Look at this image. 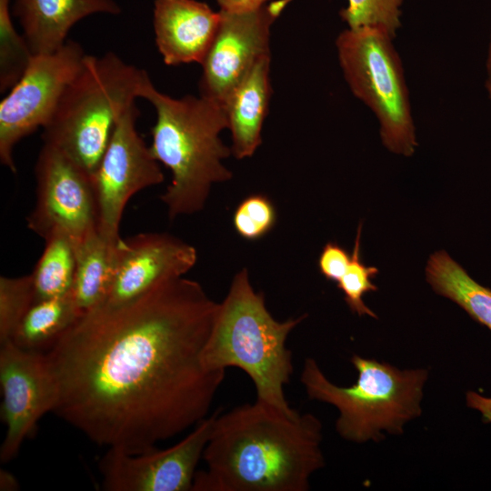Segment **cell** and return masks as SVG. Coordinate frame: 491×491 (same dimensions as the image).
<instances>
[{
    "instance_id": "obj_1",
    "label": "cell",
    "mask_w": 491,
    "mask_h": 491,
    "mask_svg": "<svg viewBox=\"0 0 491 491\" xmlns=\"http://www.w3.org/2000/svg\"><path fill=\"white\" fill-rule=\"evenodd\" d=\"M219 306L181 276L82 313L45 354L58 393L53 413L128 454L195 427L225 376L203 359Z\"/></svg>"
},
{
    "instance_id": "obj_2",
    "label": "cell",
    "mask_w": 491,
    "mask_h": 491,
    "mask_svg": "<svg viewBox=\"0 0 491 491\" xmlns=\"http://www.w3.org/2000/svg\"><path fill=\"white\" fill-rule=\"evenodd\" d=\"M322 426L256 400L218 413L192 491H306L325 466Z\"/></svg>"
},
{
    "instance_id": "obj_3",
    "label": "cell",
    "mask_w": 491,
    "mask_h": 491,
    "mask_svg": "<svg viewBox=\"0 0 491 491\" xmlns=\"http://www.w3.org/2000/svg\"><path fill=\"white\" fill-rule=\"evenodd\" d=\"M141 98L152 104L156 115L150 150L172 175L160 196L169 218L201 211L213 185L232 178L223 163L232 154L220 138L228 128L223 104L201 95L169 96L158 91L151 79Z\"/></svg>"
},
{
    "instance_id": "obj_4",
    "label": "cell",
    "mask_w": 491,
    "mask_h": 491,
    "mask_svg": "<svg viewBox=\"0 0 491 491\" xmlns=\"http://www.w3.org/2000/svg\"><path fill=\"white\" fill-rule=\"evenodd\" d=\"M306 316L280 322L256 292L246 268L234 276L220 303L212 333L204 350L210 370L237 367L245 372L256 391V400L286 414L297 413L285 396V386L294 372L292 352L286 343Z\"/></svg>"
},
{
    "instance_id": "obj_5",
    "label": "cell",
    "mask_w": 491,
    "mask_h": 491,
    "mask_svg": "<svg viewBox=\"0 0 491 491\" xmlns=\"http://www.w3.org/2000/svg\"><path fill=\"white\" fill-rule=\"evenodd\" d=\"M149 80L145 70L114 53L86 55L44 127L45 144L62 151L91 176L117 121L142 96Z\"/></svg>"
},
{
    "instance_id": "obj_6",
    "label": "cell",
    "mask_w": 491,
    "mask_h": 491,
    "mask_svg": "<svg viewBox=\"0 0 491 491\" xmlns=\"http://www.w3.org/2000/svg\"><path fill=\"white\" fill-rule=\"evenodd\" d=\"M351 361L357 371V380L343 387L330 382L315 359L306 358L300 381L308 397L337 408L336 431L346 440L378 441L383 437L382 430L402 433L404 424L421 414L420 401L427 371H402L357 355Z\"/></svg>"
},
{
    "instance_id": "obj_7",
    "label": "cell",
    "mask_w": 491,
    "mask_h": 491,
    "mask_svg": "<svg viewBox=\"0 0 491 491\" xmlns=\"http://www.w3.org/2000/svg\"><path fill=\"white\" fill-rule=\"evenodd\" d=\"M394 37L372 28L342 31L336 46L340 67L353 95L375 115L383 145L412 155L417 146L409 90Z\"/></svg>"
},
{
    "instance_id": "obj_8",
    "label": "cell",
    "mask_w": 491,
    "mask_h": 491,
    "mask_svg": "<svg viewBox=\"0 0 491 491\" xmlns=\"http://www.w3.org/2000/svg\"><path fill=\"white\" fill-rule=\"evenodd\" d=\"M86 54L67 40L53 53L33 55L20 79L0 103V161L15 173L14 148L24 137L51 120L66 86Z\"/></svg>"
},
{
    "instance_id": "obj_9",
    "label": "cell",
    "mask_w": 491,
    "mask_h": 491,
    "mask_svg": "<svg viewBox=\"0 0 491 491\" xmlns=\"http://www.w3.org/2000/svg\"><path fill=\"white\" fill-rule=\"evenodd\" d=\"M139 110L130 105L116 123L109 143L91 175L97 211V230L116 243L125 207L141 190L161 184L159 162L136 129Z\"/></svg>"
},
{
    "instance_id": "obj_10",
    "label": "cell",
    "mask_w": 491,
    "mask_h": 491,
    "mask_svg": "<svg viewBox=\"0 0 491 491\" xmlns=\"http://www.w3.org/2000/svg\"><path fill=\"white\" fill-rule=\"evenodd\" d=\"M36 201L27 227L45 239L62 234L75 246L97 230L91 176L65 154L45 144L35 164Z\"/></svg>"
},
{
    "instance_id": "obj_11",
    "label": "cell",
    "mask_w": 491,
    "mask_h": 491,
    "mask_svg": "<svg viewBox=\"0 0 491 491\" xmlns=\"http://www.w3.org/2000/svg\"><path fill=\"white\" fill-rule=\"evenodd\" d=\"M216 410L177 444L163 449L128 454L107 448L98 463L105 491H189L195 468L210 438Z\"/></svg>"
},
{
    "instance_id": "obj_12",
    "label": "cell",
    "mask_w": 491,
    "mask_h": 491,
    "mask_svg": "<svg viewBox=\"0 0 491 491\" xmlns=\"http://www.w3.org/2000/svg\"><path fill=\"white\" fill-rule=\"evenodd\" d=\"M291 0H272L243 12L220 10V22L201 65L200 95L223 104L255 64L270 55V31Z\"/></svg>"
},
{
    "instance_id": "obj_13",
    "label": "cell",
    "mask_w": 491,
    "mask_h": 491,
    "mask_svg": "<svg viewBox=\"0 0 491 491\" xmlns=\"http://www.w3.org/2000/svg\"><path fill=\"white\" fill-rule=\"evenodd\" d=\"M0 345L1 420L6 426L0 461L7 463L39 419L53 412L58 393L45 354L22 348L13 341Z\"/></svg>"
},
{
    "instance_id": "obj_14",
    "label": "cell",
    "mask_w": 491,
    "mask_h": 491,
    "mask_svg": "<svg viewBox=\"0 0 491 491\" xmlns=\"http://www.w3.org/2000/svg\"><path fill=\"white\" fill-rule=\"evenodd\" d=\"M195 248L166 233H141L116 244L113 282L105 303L130 301L195 265Z\"/></svg>"
},
{
    "instance_id": "obj_15",
    "label": "cell",
    "mask_w": 491,
    "mask_h": 491,
    "mask_svg": "<svg viewBox=\"0 0 491 491\" xmlns=\"http://www.w3.org/2000/svg\"><path fill=\"white\" fill-rule=\"evenodd\" d=\"M220 11L197 0H155V44L167 65L204 61L216 34Z\"/></svg>"
},
{
    "instance_id": "obj_16",
    "label": "cell",
    "mask_w": 491,
    "mask_h": 491,
    "mask_svg": "<svg viewBox=\"0 0 491 491\" xmlns=\"http://www.w3.org/2000/svg\"><path fill=\"white\" fill-rule=\"evenodd\" d=\"M120 11L113 0H15L13 10L34 55L59 49L72 26L85 16Z\"/></svg>"
},
{
    "instance_id": "obj_17",
    "label": "cell",
    "mask_w": 491,
    "mask_h": 491,
    "mask_svg": "<svg viewBox=\"0 0 491 491\" xmlns=\"http://www.w3.org/2000/svg\"><path fill=\"white\" fill-rule=\"evenodd\" d=\"M270 61V55L259 59L223 103L232 135V154L237 159L252 156L261 145L272 92Z\"/></svg>"
},
{
    "instance_id": "obj_18",
    "label": "cell",
    "mask_w": 491,
    "mask_h": 491,
    "mask_svg": "<svg viewBox=\"0 0 491 491\" xmlns=\"http://www.w3.org/2000/svg\"><path fill=\"white\" fill-rule=\"evenodd\" d=\"M116 244L96 230L75 246V269L71 294L82 313L106 301L114 277Z\"/></svg>"
},
{
    "instance_id": "obj_19",
    "label": "cell",
    "mask_w": 491,
    "mask_h": 491,
    "mask_svg": "<svg viewBox=\"0 0 491 491\" xmlns=\"http://www.w3.org/2000/svg\"><path fill=\"white\" fill-rule=\"evenodd\" d=\"M426 279L434 291L461 306L491 331V290L476 282L446 252L434 253L427 262Z\"/></svg>"
},
{
    "instance_id": "obj_20",
    "label": "cell",
    "mask_w": 491,
    "mask_h": 491,
    "mask_svg": "<svg viewBox=\"0 0 491 491\" xmlns=\"http://www.w3.org/2000/svg\"><path fill=\"white\" fill-rule=\"evenodd\" d=\"M81 314L71 293L35 301L12 341L22 348L39 351L41 347L52 346Z\"/></svg>"
},
{
    "instance_id": "obj_21",
    "label": "cell",
    "mask_w": 491,
    "mask_h": 491,
    "mask_svg": "<svg viewBox=\"0 0 491 491\" xmlns=\"http://www.w3.org/2000/svg\"><path fill=\"white\" fill-rule=\"evenodd\" d=\"M45 242L44 251L30 274L35 301L68 295L74 283L75 243L62 234L50 235Z\"/></svg>"
},
{
    "instance_id": "obj_22",
    "label": "cell",
    "mask_w": 491,
    "mask_h": 491,
    "mask_svg": "<svg viewBox=\"0 0 491 491\" xmlns=\"http://www.w3.org/2000/svg\"><path fill=\"white\" fill-rule=\"evenodd\" d=\"M10 0H0V90L10 89L25 73L33 54L25 39L15 29Z\"/></svg>"
},
{
    "instance_id": "obj_23",
    "label": "cell",
    "mask_w": 491,
    "mask_h": 491,
    "mask_svg": "<svg viewBox=\"0 0 491 491\" xmlns=\"http://www.w3.org/2000/svg\"><path fill=\"white\" fill-rule=\"evenodd\" d=\"M34 302L30 275L0 277V344L13 340L19 324Z\"/></svg>"
},
{
    "instance_id": "obj_24",
    "label": "cell",
    "mask_w": 491,
    "mask_h": 491,
    "mask_svg": "<svg viewBox=\"0 0 491 491\" xmlns=\"http://www.w3.org/2000/svg\"><path fill=\"white\" fill-rule=\"evenodd\" d=\"M340 16L348 28L372 27L396 37L401 26L403 0H347Z\"/></svg>"
},
{
    "instance_id": "obj_25",
    "label": "cell",
    "mask_w": 491,
    "mask_h": 491,
    "mask_svg": "<svg viewBox=\"0 0 491 491\" xmlns=\"http://www.w3.org/2000/svg\"><path fill=\"white\" fill-rule=\"evenodd\" d=\"M361 229L362 224H359L350 263L345 275L337 282V287L343 292L345 301L352 312L358 316L367 315L376 318V315L366 306L363 297L365 294L378 289L372 278L379 271L376 266H366L360 259Z\"/></svg>"
},
{
    "instance_id": "obj_26",
    "label": "cell",
    "mask_w": 491,
    "mask_h": 491,
    "mask_svg": "<svg viewBox=\"0 0 491 491\" xmlns=\"http://www.w3.org/2000/svg\"><path fill=\"white\" fill-rule=\"evenodd\" d=\"M276 211L271 200L261 194L246 197L236 207L233 225L236 233L246 240H257L275 226Z\"/></svg>"
},
{
    "instance_id": "obj_27",
    "label": "cell",
    "mask_w": 491,
    "mask_h": 491,
    "mask_svg": "<svg viewBox=\"0 0 491 491\" xmlns=\"http://www.w3.org/2000/svg\"><path fill=\"white\" fill-rule=\"evenodd\" d=\"M351 260V256L335 242L325 245L318 258L320 273L330 281L338 282L345 275Z\"/></svg>"
},
{
    "instance_id": "obj_28",
    "label": "cell",
    "mask_w": 491,
    "mask_h": 491,
    "mask_svg": "<svg viewBox=\"0 0 491 491\" xmlns=\"http://www.w3.org/2000/svg\"><path fill=\"white\" fill-rule=\"evenodd\" d=\"M272 0H216L220 10L243 12L259 8Z\"/></svg>"
},
{
    "instance_id": "obj_29",
    "label": "cell",
    "mask_w": 491,
    "mask_h": 491,
    "mask_svg": "<svg viewBox=\"0 0 491 491\" xmlns=\"http://www.w3.org/2000/svg\"><path fill=\"white\" fill-rule=\"evenodd\" d=\"M20 487L15 476L7 470H0V490L1 491H16Z\"/></svg>"
},
{
    "instance_id": "obj_30",
    "label": "cell",
    "mask_w": 491,
    "mask_h": 491,
    "mask_svg": "<svg viewBox=\"0 0 491 491\" xmlns=\"http://www.w3.org/2000/svg\"><path fill=\"white\" fill-rule=\"evenodd\" d=\"M486 69V87L488 96L491 100V33H490L488 48H487Z\"/></svg>"
}]
</instances>
